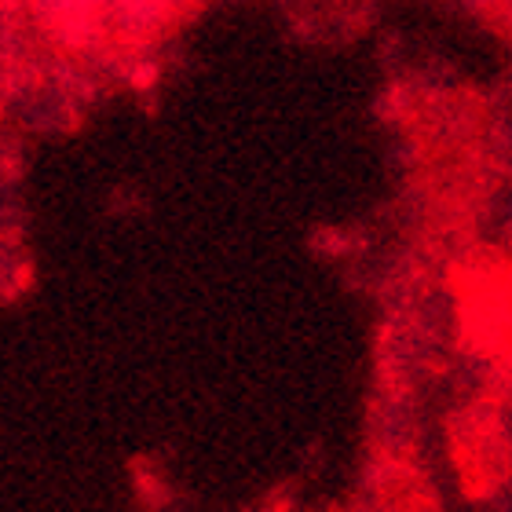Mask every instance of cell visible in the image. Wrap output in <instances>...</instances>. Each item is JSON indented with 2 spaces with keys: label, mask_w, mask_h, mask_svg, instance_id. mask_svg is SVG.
I'll use <instances>...</instances> for the list:
<instances>
[]
</instances>
